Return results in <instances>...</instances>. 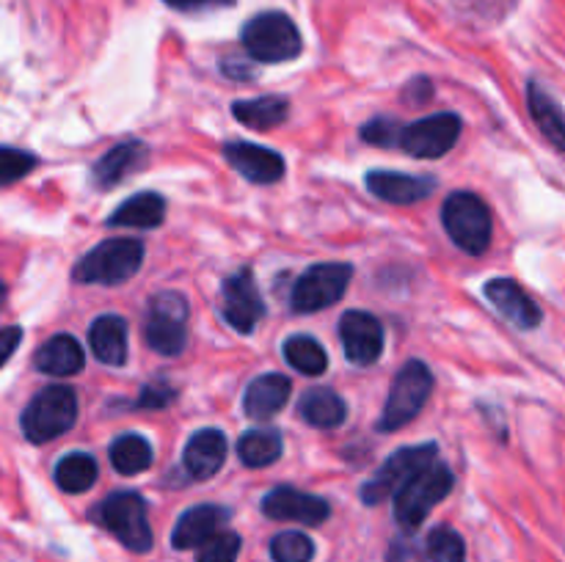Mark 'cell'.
Segmentation results:
<instances>
[{"label":"cell","mask_w":565,"mask_h":562,"mask_svg":"<svg viewBox=\"0 0 565 562\" xmlns=\"http://www.w3.org/2000/svg\"><path fill=\"white\" fill-rule=\"evenodd\" d=\"M241 42L246 53L254 61L263 64H281V61H292L301 55L303 39L296 22L281 11H265V14L252 17L243 25Z\"/></svg>","instance_id":"obj_1"},{"label":"cell","mask_w":565,"mask_h":562,"mask_svg":"<svg viewBox=\"0 0 565 562\" xmlns=\"http://www.w3.org/2000/svg\"><path fill=\"white\" fill-rule=\"evenodd\" d=\"M143 262V242L132 237H116V240L99 242L97 248L77 259L72 279L77 284H121L132 279Z\"/></svg>","instance_id":"obj_2"},{"label":"cell","mask_w":565,"mask_h":562,"mask_svg":"<svg viewBox=\"0 0 565 562\" xmlns=\"http://www.w3.org/2000/svg\"><path fill=\"white\" fill-rule=\"evenodd\" d=\"M441 224L447 235L461 251L480 257L491 246V213L489 204L469 191H458L447 196L441 207Z\"/></svg>","instance_id":"obj_3"},{"label":"cell","mask_w":565,"mask_h":562,"mask_svg":"<svg viewBox=\"0 0 565 562\" xmlns=\"http://www.w3.org/2000/svg\"><path fill=\"white\" fill-rule=\"evenodd\" d=\"M77 419V395L70 386H47L39 391L22 411V433L33 444H44L75 424Z\"/></svg>","instance_id":"obj_4"},{"label":"cell","mask_w":565,"mask_h":562,"mask_svg":"<svg viewBox=\"0 0 565 562\" xmlns=\"http://www.w3.org/2000/svg\"><path fill=\"white\" fill-rule=\"evenodd\" d=\"M94 518H97L99 527L114 532L136 554L152 549L154 534L147 518V501L132 490H119V494H110L108 499L99 501Z\"/></svg>","instance_id":"obj_5"},{"label":"cell","mask_w":565,"mask_h":562,"mask_svg":"<svg viewBox=\"0 0 565 562\" xmlns=\"http://www.w3.org/2000/svg\"><path fill=\"white\" fill-rule=\"evenodd\" d=\"M452 485H456V477L450 468L445 463H430L395 494L397 523L403 529H417L430 516V510L450 494Z\"/></svg>","instance_id":"obj_6"},{"label":"cell","mask_w":565,"mask_h":562,"mask_svg":"<svg viewBox=\"0 0 565 562\" xmlns=\"http://www.w3.org/2000/svg\"><path fill=\"white\" fill-rule=\"evenodd\" d=\"M188 303L180 292H158L143 317V339L160 356H180L188 342Z\"/></svg>","instance_id":"obj_7"},{"label":"cell","mask_w":565,"mask_h":562,"mask_svg":"<svg viewBox=\"0 0 565 562\" xmlns=\"http://www.w3.org/2000/svg\"><path fill=\"white\" fill-rule=\"evenodd\" d=\"M430 389H434V375H430V369L423 361L403 364L397 378L392 380V391L386 397L379 430L390 433V430L406 428L423 411V406L430 397Z\"/></svg>","instance_id":"obj_8"},{"label":"cell","mask_w":565,"mask_h":562,"mask_svg":"<svg viewBox=\"0 0 565 562\" xmlns=\"http://www.w3.org/2000/svg\"><path fill=\"white\" fill-rule=\"evenodd\" d=\"M436 444H417V446H403V450L392 452L386 457L384 466L373 474V477L364 483L362 499L364 505H379L386 501L390 496H395L408 479L417 477L423 468H428L430 463H436Z\"/></svg>","instance_id":"obj_9"},{"label":"cell","mask_w":565,"mask_h":562,"mask_svg":"<svg viewBox=\"0 0 565 562\" xmlns=\"http://www.w3.org/2000/svg\"><path fill=\"white\" fill-rule=\"evenodd\" d=\"M351 275L353 268L345 262L312 264L307 273H301L296 287H292V309L301 314L323 312V309H329L331 303H337L345 295L348 284H351Z\"/></svg>","instance_id":"obj_10"},{"label":"cell","mask_w":565,"mask_h":562,"mask_svg":"<svg viewBox=\"0 0 565 562\" xmlns=\"http://www.w3.org/2000/svg\"><path fill=\"white\" fill-rule=\"evenodd\" d=\"M458 136H461V119L456 114H436L403 127L401 147L412 158L436 160L456 147Z\"/></svg>","instance_id":"obj_11"},{"label":"cell","mask_w":565,"mask_h":562,"mask_svg":"<svg viewBox=\"0 0 565 562\" xmlns=\"http://www.w3.org/2000/svg\"><path fill=\"white\" fill-rule=\"evenodd\" d=\"M221 314L226 323L241 334H252L259 320L265 317V303L254 284L252 270H237L221 287Z\"/></svg>","instance_id":"obj_12"},{"label":"cell","mask_w":565,"mask_h":562,"mask_svg":"<svg viewBox=\"0 0 565 562\" xmlns=\"http://www.w3.org/2000/svg\"><path fill=\"white\" fill-rule=\"evenodd\" d=\"M340 339L345 358L356 367H370L384 350V328L370 312H345L340 320Z\"/></svg>","instance_id":"obj_13"},{"label":"cell","mask_w":565,"mask_h":562,"mask_svg":"<svg viewBox=\"0 0 565 562\" xmlns=\"http://www.w3.org/2000/svg\"><path fill=\"white\" fill-rule=\"evenodd\" d=\"M263 512L268 518H276V521H298L309 523V527H318L326 518L331 516L329 501L320 499V496L303 494V490L296 488H274L263 499Z\"/></svg>","instance_id":"obj_14"},{"label":"cell","mask_w":565,"mask_h":562,"mask_svg":"<svg viewBox=\"0 0 565 562\" xmlns=\"http://www.w3.org/2000/svg\"><path fill=\"white\" fill-rule=\"evenodd\" d=\"M224 158L230 160L232 169L248 182L257 185H274L285 176V158L268 147H257V143L246 141H230L224 147Z\"/></svg>","instance_id":"obj_15"},{"label":"cell","mask_w":565,"mask_h":562,"mask_svg":"<svg viewBox=\"0 0 565 562\" xmlns=\"http://www.w3.org/2000/svg\"><path fill=\"white\" fill-rule=\"evenodd\" d=\"M486 298L491 301V306L502 314L505 320H511L516 328L533 331L539 328L541 320H544V312H541L539 303L511 279H491L486 284Z\"/></svg>","instance_id":"obj_16"},{"label":"cell","mask_w":565,"mask_h":562,"mask_svg":"<svg viewBox=\"0 0 565 562\" xmlns=\"http://www.w3.org/2000/svg\"><path fill=\"white\" fill-rule=\"evenodd\" d=\"M230 521V510L218 505H199L182 512L177 521L174 532H171V545L180 551L202 549L207 540H213L221 532V527Z\"/></svg>","instance_id":"obj_17"},{"label":"cell","mask_w":565,"mask_h":562,"mask_svg":"<svg viewBox=\"0 0 565 562\" xmlns=\"http://www.w3.org/2000/svg\"><path fill=\"white\" fill-rule=\"evenodd\" d=\"M364 182L375 198L390 204H414L436 191V182L430 176H412L401 171H370Z\"/></svg>","instance_id":"obj_18"},{"label":"cell","mask_w":565,"mask_h":562,"mask_svg":"<svg viewBox=\"0 0 565 562\" xmlns=\"http://www.w3.org/2000/svg\"><path fill=\"white\" fill-rule=\"evenodd\" d=\"M226 457V435L221 430H199V433L191 435L185 446V461L188 474L193 479H210L213 474H218V468L224 466Z\"/></svg>","instance_id":"obj_19"},{"label":"cell","mask_w":565,"mask_h":562,"mask_svg":"<svg viewBox=\"0 0 565 562\" xmlns=\"http://www.w3.org/2000/svg\"><path fill=\"white\" fill-rule=\"evenodd\" d=\"M290 378L279 372L263 375V378L252 380L243 397V411L252 419H270L285 408V402L290 400Z\"/></svg>","instance_id":"obj_20"},{"label":"cell","mask_w":565,"mask_h":562,"mask_svg":"<svg viewBox=\"0 0 565 562\" xmlns=\"http://www.w3.org/2000/svg\"><path fill=\"white\" fill-rule=\"evenodd\" d=\"M88 345L99 361L108 367H121L127 361V323L119 314H103L92 323Z\"/></svg>","instance_id":"obj_21"},{"label":"cell","mask_w":565,"mask_h":562,"mask_svg":"<svg viewBox=\"0 0 565 562\" xmlns=\"http://www.w3.org/2000/svg\"><path fill=\"white\" fill-rule=\"evenodd\" d=\"M39 372L44 375H75L81 372L83 364H86V353H83L81 342L70 334H58L53 339L44 342L42 347L33 356Z\"/></svg>","instance_id":"obj_22"},{"label":"cell","mask_w":565,"mask_h":562,"mask_svg":"<svg viewBox=\"0 0 565 562\" xmlns=\"http://www.w3.org/2000/svg\"><path fill=\"white\" fill-rule=\"evenodd\" d=\"M147 163V147L141 141H127L105 152L94 165V185L97 187H114L119 185L125 176L138 171Z\"/></svg>","instance_id":"obj_23"},{"label":"cell","mask_w":565,"mask_h":562,"mask_svg":"<svg viewBox=\"0 0 565 562\" xmlns=\"http://www.w3.org/2000/svg\"><path fill=\"white\" fill-rule=\"evenodd\" d=\"M298 413H301L303 422L312 424V428L334 430L345 422L348 408H345V400H342L337 391L323 389V386H320V389H309L307 395L301 397V402H298Z\"/></svg>","instance_id":"obj_24"},{"label":"cell","mask_w":565,"mask_h":562,"mask_svg":"<svg viewBox=\"0 0 565 562\" xmlns=\"http://www.w3.org/2000/svg\"><path fill=\"white\" fill-rule=\"evenodd\" d=\"M527 105L535 125L544 132L546 141H550L557 152H565V110L555 102V97L533 80L527 86Z\"/></svg>","instance_id":"obj_25"},{"label":"cell","mask_w":565,"mask_h":562,"mask_svg":"<svg viewBox=\"0 0 565 562\" xmlns=\"http://www.w3.org/2000/svg\"><path fill=\"white\" fill-rule=\"evenodd\" d=\"M166 198L152 191H143L138 196L127 198L121 207L108 218V226H132V229H154L163 224Z\"/></svg>","instance_id":"obj_26"},{"label":"cell","mask_w":565,"mask_h":562,"mask_svg":"<svg viewBox=\"0 0 565 562\" xmlns=\"http://www.w3.org/2000/svg\"><path fill=\"white\" fill-rule=\"evenodd\" d=\"M290 114V105L281 97H257V99H237L232 105V116L243 121L252 130H270V127L281 125Z\"/></svg>","instance_id":"obj_27"},{"label":"cell","mask_w":565,"mask_h":562,"mask_svg":"<svg viewBox=\"0 0 565 562\" xmlns=\"http://www.w3.org/2000/svg\"><path fill=\"white\" fill-rule=\"evenodd\" d=\"M154 461L152 444L138 433H125L110 444V463L125 477H136V474L147 472Z\"/></svg>","instance_id":"obj_28"},{"label":"cell","mask_w":565,"mask_h":562,"mask_svg":"<svg viewBox=\"0 0 565 562\" xmlns=\"http://www.w3.org/2000/svg\"><path fill=\"white\" fill-rule=\"evenodd\" d=\"M281 435L276 430H248L246 435H241L237 441V455H241L243 466L248 468H263L270 466L281 457Z\"/></svg>","instance_id":"obj_29"},{"label":"cell","mask_w":565,"mask_h":562,"mask_svg":"<svg viewBox=\"0 0 565 562\" xmlns=\"http://www.w3.org/2000/svg\"><path fill=\"white\" fill-rule=\"evenodd\" d=\"M97 479V461L86 452H70L55 466V485L66 494H83Z\"/></svg>","instance_id":"obj_30"},{"label":"cell","mask_w":565,"mask_h":562,"mask_svg":"<svg viewBox=\"0 0 565 562\" xmlns=\"http://www.w3.org/2000/svg\"><path fill=\"white\" fill-rule=\"evenodd\" d=\"M285 358L292 369L303 375H323L329 369V356L312 336H290L285 342Z\"/></svg>","instance_id":"obj_31"},{"label":"cell","mask_w":565,"mask_h":562,"mask_svg":"<svg viewBox=\"0 0 565 562\" xmlns=\"http://www.w3.org/2000/svg\"><path fill=\"white\" fill-rule=\"evenodd\" d=\"M423 562H467V545L452 527H436L425 540Z\"/></svg>","instance_id":"obj_32"},{"label":"cell","mask_w":565,"mask_h":562,"mask_svg":"<svg viewBox=\"0 0 565 562\" xmlns=\"http://www.w3.org/2000/svg\"><path fill=\"white\" fill-rule=\"evenodd\" d=\"M270 556H274V562H312L315 543L309 534L290 529V532H279L270 540Z\"/></svg>","instance_id":"obj_33"},{"label":"cell","mask_w":565,"mask_h":562,"mask_svg":"<svg viewBox=\"0 0 565 562\" xmlns=\"http://www.w3.org/2000/svg\"><path fill=\"white\" fill-rule=\"evenodd\" d=\"M33 165H36L33 154L14 147H0V185H11V182L22 180L25 174H31Z\"/></svg>","instance_id":"obj_34"},{"label":"cell","mask_w":565,"mask_h":562,"mask_svg":"<svg viewBox=\"0 0 565 562\" xmlns=\"http://www.w3.org/2000/svg\"><path fill=\"white\" fill-rule=\"evenodd\" d=\"M241 554V534L218 532L199 549V562H235Z\"/></svg>","instance_id":"obj_35"},{"label":"cell","mask_w":565,"mask_h":562,"mask_svg":"<svg viewBox=\"0 0 565 562\" xmlns=\"http://www.w3.org/2000/svg\"><path fill=\"white\" fill-rule=\"evenodd\" d=\"M401 132L403 125H397L390 116H379V119L367 121V125L362 127V138L375 143V147H395V143L401 147Z\"/></svg>","instance_id":"obj_36"},{"label":"cell","mask_w":565,"mask_h":562,"mask_svg":"<svg viewBox=\"0 0 565 562\" xmlns=\"http://www.w3.org/2000/svg\"><path fill=\"white\" fill-rule=\"evenodd\" d=\"M177 397V391L169 383H149L143 386L141 397H138V406L141 408H166Z\"/></svg>","instance_id":"obj_37"},{"label":"cell","mask_w":565,"mask_h":562,"mask_svg":"<svg viewBox=\"0 0 565 562\" xmlns=\"http://www.w3.org/2000/svg\"><path fill=\"white\" fill-rule=\"evenodd\" d=\"M20 342H22V328H17V325H6V328H0V367L14 356Z\"/></svg>","instance_id":"obj_38"},{"label":"cell","mask_w":565,"mask_h":562,"mask_svg":"<svg viewBox=\"0 0 565 562\" xmlns=\"http://www.w3.org/2000/svg\"><path fill=\"white\" fill-rule=\"evenodd\" d=\"M177 11H207V9H230L235 0H163Z\"/></svg>","instance_id":"obj_39"},{"label":"cell","mask_w":565,"mask_h":562,"mask_svg":"<svg viewBox=\"0 0 565 562\" xmlns=\"http://www.w3.org/2000/svg\"><path fill=\"white\" fill-rule=\"evenodd\" d=\"M430 94H434V88H430V83L425 80V77H419V80H412V86H408L406 97H408V99L417 97V105H419V102H425V99H428Z\"/></svg>","instance_id":"obj_40"},{"label":"cell","mask_w":565,"mask_h":562,"mask_svg":"<svg viewBox=\"0 0 565 562\" xmlns=\"http://www.w3.org/2000/svg\"><path fill=\"white\" fill-rule=\"evenodd\" d=\"M3 301H6V284L3 279H0V306H3Z\"/></svg>","instance_id":"obj_41"}]
</instances>
